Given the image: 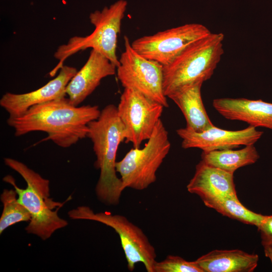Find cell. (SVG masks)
I'll list each match as a JSON object with an SVG mask.
<instances>
[{
    "label": "cell",
    "instance_id": "obj_10",
    "mask_svg": "<svg viewBox=\"0 0 272 272\" xmlns=\"http://www.w3.org/2000/svg\"><path fill=\"white\" fill-rule=\"evenodd\" d=\"M117 108L125 129V142L140 148L151 137L165 107L133 90L124 88Z\"/></svg>",
    "mask_w": 272,
    "mask_h": 272
},
{
    "label": "cell",
    "instance_id": "obj_16",
    "mask_svg": "<svg viewBox=\"0 0 272 272\" xmlns=\"http://www.w3.org/2000/svg\"><path fill=\"white\" fill-rule=\"evenodd\" d=\"M203 82L185 86L168 96L179 108L186 121V127L200 132L213 126L204 107L201 95Z\"/></svg>",
    "mask_w": 272,
    "mask_h": 272
},
{
    "label": "cell",
    "instance_id": "obj_6",
    "mask_svg": "<svg viewBox=\"0 0 272 272\" xmlns=\"http://www.w3.org/2000/svg\"><path fill=\"white\" fill-rule=\"evenodd\" d=\"M170 147L168 131L160 119L144 148L131 149L116 162L124 188L142 190L155 182L157 171Z\"/></svg>",
    "mask_w": 272,
    "mask_h": 272
},
{
    "label": "cell",
    "instance_id": "obj_4",
    "mask_svg": "<svg viewBox=\"0 0 272 272\" xmlns=\"http://www.w3.org/2000/svg\"><path fill=\"white\" fill-rule=\"evenodd\" d=\"M222 33H212L186 47L169 64L163 66V89L168 96L178 89L213 75L224 53Z\"/></svg>",
    "mask_w": 272,
    "mask_h": 272
},
{
    "label": "cell",
    "instance_id": "obj_18",
    "mask_svg": "<svg viewBox=\"0 0 272 272\" xmlns=\"http://www.w3.org/2000/svg\"><path fill=\"white\" fill-rule=\"evenodd\" d=\"M259 155L253 145L238 150L226 149L203 152L201 159L206 164L234 174L238 168L255 163Z\"/></svg>",
    "mask_w": 272,
    "mask_h": 272
},
{
    "label": "cell",
    "instance_id": "obj_21",
    "mask_svg": "<svg viewBox=\"0 0 272 272\" xmlns=\"http://www.w3.org/2000/svg\"><path fill=\"white\" fill-rule=\"evenodd\" d=\"M154 272H202L194 261L181 257L169 255L161 261H156Z\"/></svg>",
    "mask_w": 272,
    "mask_h": 272
},
{
    "label": "cell",
    "instance_id": "obj_17",
    "mask_svg": "<svg viewBox=\"0 0 272 272\" xmlns=\"http://www.w3.org/2000/svg\"><path fill=\"white\" fill-rule=\"evenodd\" d=\"M258 255L239 249L214 250L194 261L202 272H252Z\"/></svg>",
    "mask_w": 272,
    "mask_h": 272
},
{
    "label": "cell",
    "instance_id": "obj_11",
    "mask_svg": "<svg viewBox=\"0 0 272 272\" xmlns=\"http://www.w3.org/2000/svg\"><path fill=\"white\" fill-rule=\"evenodd\" d=\"M176 133L182 140L183 149L198 148L203 152H210L254 145L263 132L250 125L238 130L223 129L214 125L200 132L186 127L177 129Z\"/></svg>",
    "mask_w": 272,
    "mask_h": 272
},
{
    "label": "cell",
    "instance_id": "obj_19",
    "mask_svg": "<svg viewBox=\"0 0 272 272\" xmlns=\"http://www.w3.org/2000/svg\"><path fill=\"white\" fill-rule=\"evenodd\" d=\"M205 205L230 218L258 228L266 216L254 213L245 207L237 196H227L204 203Z\"/></svg>",
    "mask_w": 272,
    "mask_h": 272
},
{
    "label": "cell",
    "instance_id": "obj_14",
    "mask_svg": "<svg viewBox=\"0 0 272 272\" xmlns=\"http://www.w3.org/2000/svg\"><path fill=\"white\" fill-rule=\"evenodd\" d=\"M233 174L200 160L196 165L187 189L199 196L203 203L227 196H237Z\"/></svg>",
    "mask_w": 272,
    "mask_h": 272
},
{
    "label": "cell",
    "instance_id": "obj_9",
    "mask_svg": "<svg viewBox=\"0 0 272 272\" xmlns=\"http://www.w3.org/2000/svg\"><path fill=\"white\" fill-rule=\"evenodd\" d=\"M211 33L201 24L189 23L139 38L131 45L143 56L164 66L193 42Z\"/></svg>",
    "mask_w": 272,
    "mask_h": 272
},
{
    "label": "cell",
    "instance_id": "obj_12",
    "mask_svg": "<svg viewBox=\"0 0 272 272\" xmlns=\"http://www.w3.org/2000/svg\"><path fill=\"white\" fill-rule=\"evenodd\" d=\"M77 72L75 67L63 65L54 79L36 90L24 94L6 93L0 99V105L9 117H14L33 106L65 97L66 87Z\"/></svg>",
    "mask_w": 272,
    "mask_h": 272
},
{
    "label": "cell",
    "instance_id": "obj_15",
    "mask_svg": "<svg viewBox=\"0 0 272 272\" xmlns=\"http://www.w3.org/2000/svg\"><path fill=\"white\" fill-rule=\"evenodd\" d=\"M214 108L224 117L245 122L250 126L272 130V103L261 99L218 98L213 101Z\"/></svg>",
    "mask_w": 272,
    "mask_h": 272
},
{
    "label": "cell",
    "instance_id": "obj_22",
    "mask_svg": "<svg viewBox=\"0 0 272 272\" xmlns=\"http://www.w3.org/2000/svg\"><path fill=\"white\" fill-rule=\"evenodd\" d=\"M257 229L260 234L263 247L272 245V215L266 216Z\"/></svg>",
    "mask_w": 272,
    "mask_h": 272
},
{
    "label": "cell",
    "instance_id": "obj_2",
    "mask_svg": "<svg viewBox=\"0 0 272 272\" xmlns=\"http://www.w3.org/2000/svg\"><path fill=\"white\" fill-rule=\"evenodd\" d=\"M87 137L96 156L95 168L100 175L95 187L98 199L107 205H117L125 189L116 174V158L120 144L125 141V129L114 104L106 105L99 116L88 124Z\"/></svg>",
    "mask_w": 272,
    "mask_h": 272
},
{
    "label": "cell",
    "instance_id": "obj_1",
    "mask_svg": "<svg viewBox=\"0 0 272 272\" xmlns=\"http://www.w3.org/2000/svg\"><path fill=\"white\" fill-rule=\"evenodd\" d=\"M100 113L98 106H76L63 97L33 106L19 116L9 117L7 122L16 137L42 131L48 134L46 140L67 148L87 137L89 123Z\"/></svg>",
    "mask_w": 272,
    "mask_h": 272
},
{
    "label": "cell",
    "instance_id": "obj_5",
    "mask_svg": "<svg viewBox=\"0 0 272 272\" xmlns=\"http://www.w3.org/2000/svg\"><path fill=\"white\" fill-rule=\"evenodd\" d=\"M127 5L126 1L118 0L101 11L91 13L89 19L95 27L93 31L85 37L74 36L66 44L59 46L54 54L58 63L49 75L54 76L69 56L89 48L108 58L117 67L119 64L116 55L117 38Z\"/></svg>",
    "mask_w": 272,
    "mask_h": 272
},
{
    "label": "cell",
    "instance_id": "obj_7",
    "mask_svg": "<svg viewBox=\"0 0 272 272\" xmlns=\"http://www.w3.org/2000/svg\"><path fill=\"white\" fill-rule=\"evenodd\" d=\"M68 215L72 219L97 221L111 227L119 236L128 269L132 271L135 264L142 262L148 272H154L157 257L155 248L143 230L124 216L107 212L95 213L87 206L73 209Z\"/></svg>",
    "mask_w": 272,
    "mask_h": 272
},
{
    "label": "cell",
    "instance_id": "obj_13",
    "mask_svg": "<svg viewBox=\"0 0 272 272\" xmlns=\"http://www.w3.org/2000/svg\"><path fill=\"white\" fill-rule=\"evenodd\" d=\"M116 68L108 58L92 49L85 64L66 87L65 94L71 104L79 106L100 85L102 79L114 75Z\"/></svg>",
    "mask_w": 272,
    "mask_h": 272
},
{
    "label": "cell",
    "instance_id": "obj_8",
    "mask_svg": "<svg viewBox=\"0 0 272 272\" xmlns=\"http://www.w3.org/2000/svg\"><path fill=\"white\" fill-rule=\"evenodd\" d=\"M124 42V50L116 68L117 78L122 86L167 108V97L163 89V66L138 53L126 36Z\"/></svg>",
    "mask_w": 272,
    "mask_h": 272
},
{
    "label": "cell",
    "instance_id": "obj_3",
    "mask_svg": "<svg viewBox=\"0 0 272 272\" xmlns=\"http://www.w3.org/2000/svg\"><path fill=\"white\" fill-rule=\"evenodd\" d=\"M4 162L19 173L27 184L26 188H21L12 175L3 178L4 181L13 185L18 195V201L31 214L29 224L25 228L27 232L45 240L56 230L66 226L67 222L57 214L63 203L54 201L50 197L49 181L19 161L5 158Z\"/></svg>",
    "mask_w": 272,
    "mask_h": 272
},
{
    "label": "cell",
    "instance_id": "obj_23",
    "mask_svg": "<svg viewBox=\"0 0 272 272\" xmlns=\"http://www.w3.org/2000/svg\"><path fill=\"white\" fill-rule=\"evenodd\" d=\"M265 255L268 257L272 264V245H269L263 247Z\"/></svg>",
    "mask_w": 272,
    "mask_h": 272
},
{
    "label": "cell",
    "instance_id": "obj_20",
    "mask_svg": "<svg viewBox=\"0 0 272 272\" xmlns=\"http://www.w3.org/2000/svg\"><path fill=\"white\" fill-rule=\"evenodd\" d=\"M15 190L5 189L1 195L3 211L0 219L1 234L8 227L21 222L30 221L31 214L20 203L17 198Z\"/></svg>",
    "mask_w": 272,
    "mask_h": 272
}]
</instances>
